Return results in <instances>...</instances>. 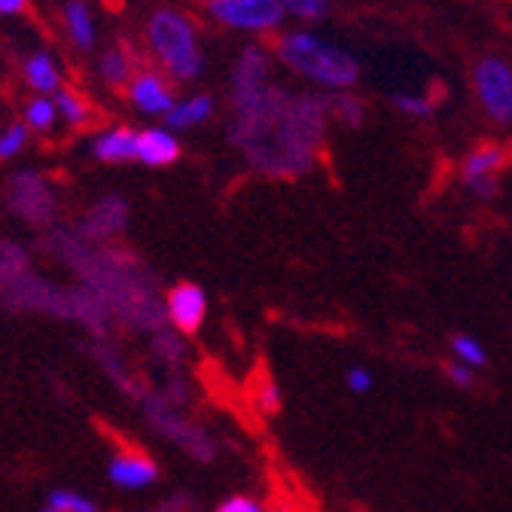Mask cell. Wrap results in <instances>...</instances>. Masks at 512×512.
Returning <instances> with one entry per match:
<instances>
[{
  "instance_id": "cell-6",
  "label": "cell",
  "mask_w": 512,
  "mask_h": 512,
  "mask_svg": "<svg viewBox=\"0 0 512 512\" xmlns=\"http://www.w3.org/2000/svg\"><path fill=\"white\" fill-rule=\"evenodd\" d=\"M205 314H208V299L199 284H177L168 293V317L180 333L186 336L199 333L205 324Z\"/></svg>"
},
{
  "instance_id": "cell-10",
  "label": "cell",
  "mask_w": 512,
  "mask_h": 512,
  "mask_svg": "<svg viewBox=\"0 0 512 512\" xmlns=\"http://www.w3.org/2000/svg\"><path fill=\"white\" fill-rule=\"evenodd\" d=\"M107 476L113 485L119 488H147L159 479V467L147 458V455H138V452H119L110 467H107Z\"/></svg>"
},
{
  "instance_id": "cell-12",
  "label": "cell",
  "mask_w": 512,
  "mask_h": 512,
  "mask_svg": "<svg viewBox=\"0 0 512 512\" xmlns=\"http://www.w3.org/2000/svg\"><path fill=\"white\" fill-rule=\"evenodd\" d=\"M177 156H180V144L168 128H147V132L138 135V162L150 168H162L171 165Z\"/></svg>"
},
{
  "instance_id": "cell-2",
  "label": "cell",
  "mask_w": 512,
  "mask_h": 512,
  "mask_svg": "<svg viewBox=\"0 0 512 512\" xmlns=\"http://www.w3.org/2000/svg\"><path fill=\"white\" fill-rule=\"evenodd\" d=\"M278 58L293 74L314 80L324 89L342 92L360 80V64L351 52L308 31H287L278 40Z\"/></svg>"
},
{
  "instance_id": "cell-17",
  "label": "cell",
  "mask_w": 512,
  "mask_h": 512,
  "mask_svg": "<svg viewBox=\"0 0 512 512\" xmlns=\"http://www.w3.org/2000/svg\"><path fill=\"white\" fill-rule=\"evenodd\" d=\"M55 110L64 122H71V125H86L89 119V107H86V98L74 89H58L55 92Z\"/></svg>"
},
{
  "instance_id": "cell-20",
  "label": "cell",
  "mask_w": 512,
  "mask_h": 512,
  "mask_svg": "<svg viewBox=\"0 0 512 512\" xmlns=\"http://www.w3.org/2000/svg\"><path fill=\"white\" fill-rule=\"evenodd\" d=\"M28 135H31V128L25 122H16V125L4 128V132H0V159L19 156L25 150V144H28Z\"/></svg>"
},
{
  "instance_id": "cell-26",
  "label": "cell",
  "mask_w": 512,
  "mask_h": 512,
  "mask_svg": "<svg viewBox=\"0 0 512 512\" xmlns=\"http://www.w3.org/2000/svg\"><path fill=\"white\" fill-rule=\"evenodd\" d=\"M445 375H448V381H452V384H458V388H473V369L470 366H464L461 360L458 363H448L445 366Z\"/></svg>"
},
{
  "instance_id": "cell-9",
  "label": "cell",
  "mask_w": 512,
  "mask_h": 512,
  "mask_svg": "<svg viewBox=\"0 0 512 512\" xmlns=\"http://www.w3.org/2000/svg\"><path fill=\"white\" fill-rule=\"evenodd\" d=\"M512 159V150L509 144H479L467 159H464V168H461V177L467 186H476V183H488V180H497V174L503 171V165Z\"/></svg>"
},
{
  "instance_id": "cell-7",
  "label": "cell",
  "mask_w": 512,
  "mask_h": 512,
  "mask_svg": "<svg viewBox=\"0 0 512 512\" xmlns=\"http://www.w3.org/2000/svg\"><path fill=\"white\" fill-rule=\"evenodd\" d=\"M128 101L147 116H168L171 107L177 104L171 86L153 71H141L132 77V83H128Z\"/></svg>"
},
{
  "instance_id": "cell-21",
  "label": "cell",
  "mask_w": 512,
  "mask_h": 512,
  "mask_svg": "<svg viewBox=\"0 0 512 512\" xmlns=\"http://www.w3.org/2000/svg\"><path fill=\"white\" fill-rule=\"evenodd\" d=\"M284 10L293 13L302 22H317L330 13V0H281Z\"/></svg>"
},
{
  "instance_id": "cell-23",
  "label": "cell",
  "mask_w": 512,
  "mask_h": 512,
  "mask_svg": "<svg viewBox=\"0 0 512 512\" xmlns=\"http://www.w3.org/2000/svg\"><path fill=\"white\" fill-rule=\"evenodd\" d=\"M49 506L58 509V512H98V506L89 497L77 494V491H52Z\"/></svg>"
},
{
  "instance_id": "cell-24",
  "label": "cell",
  "mask_w": 512,
  "mask_h": 512,
  "mask_svg": "<svg viewBox=\"0 0 512 512\" xmlns=\"http://www.w3.org/2000/svg\"><path fill=\"white\" fill-rule=\"evenodd\" d=\"M394 104H397L403 113H409V116H418V119H427V116H433V104H430L427 98H421V95L400 92V95H394Z\"/></svg>"
},
{
  "instance_id": "cell-29",
  "label": "cell",
  "mask_w": 512,
  "mask_h": 512,
  "mask_svg": "<svg viewBox=\"0 0 512 512\" xmlns=\"http://www.w3.org/2000/svg\"><path fill=\"white\" fill-rule=\"evenodd\" d=\"M43 512H58V509H52V506H46V509H43Z\"/></svg>"
},
{
  "instance_id": "cell-5",
  "label": "cell",
  "mask_w": 512,
  "mask_h": 512,
  "mask_svg": "<svg viewBox=\"0 0 512 512\" xmlns=\"http://www.w3.org/2000/svg\"><path fill=\"white\" fill-rule=\"evenodd\" d=\"M284 13L281 0H208V16L238 31H275Z\"/></svg>"
},
{
  "instance_id": "cell-25",
  "label": "cell",
  "mask_w": 512,
  "mask_h": 512,
  "mask_svg": "<svg viewBox=\"0 0 512 512\" xmlns=\"http://www.w3.org/2000/svg\"><path fill=\"white\" fill-rule=\"evenodd\" d=\"M214 512H266L260 503H256L253 497H229V500H223Z\"/></svg>"
},
{
  "instance_id": "cell-8",
  "label": "cell",
  "mask_w": 512,
  "mask_h": 512,
  "mask_svg": "<svg viewBox=\"0 0 512 512\" xmlns=\"http://www.w3.org/2000/svg\"><path fill=\"white\" fill-rule=\"evenodd\" d=\"M266 74H269V55L260 49V46H250L241 61H238V68H235V77H232V92H235V104L241 101H250L256 98L266 86Z\"/></svg>"
},
{
  "instance_id": "cell-27",
  "label": "cell",
  "mask_w": 512,
  "mask_h": 512,
  "mask_svg": "<svg viewBox=\"0 0 512 512\" xmlns=\"http://www.w3.org/2000/svg\"><path fill=\"white\" fill-rule=\"evenodd\" d=\"M345 381H348V388H351L354 394H366V391L372 388V372L363 369V366H354V369L345 375Z\"/></svg>"
},
{
  "instance_id": "cell-28",
  "label": "cell",
  "mask_w": 512,
  "mask_h": 512,
  "mask_svg": "<svg viewBox=\"0 0 512 512\" xmlns=\"http://www.w3.org/2000/svg\"><path fill=\"white\" fill-rule=\"evenodd\" d=\"M28 0H0V16H16L25 10Z\"/></svg>"
},
{
  "instance_id": "cell-16",
  "label": "cell",
  "mask_w": 512,
  "mask_h": 512,
  "mask_svg": "<svg viewBox=\"0 0 512 512\" xmlns=\"http://www.w3.org/2000/svg\"><path fill=\"white\" fill-rule=\"evenodd\" d=\"M101 77H104V83H110L116 89L128 86L132 83V61H128V55L119 49L104 52L101 55Z\"/></svg>"
},
{
  "instance_id": "cell-3",
  "label": "cell",
  "mask_w": 512,
  "mask_h": 512,
  "mask_svg": "<svg viewBox=\"0 0 512 512\" xmlns=\"http://www.w3.org/2000/svg\"><path fill=\"white\" fill-rule=\"evenodd\" d=\"M147 43L162 68L177 80H199L205 71V55L199 46L196 25L177 10H156L147 22Z\"/></svg>"
},
{
  "instance_id": "cell-14",
  "label": "cell",
  "mask_w": 512,
  "mask_h": 512,
  "mask_svg": "<svg viewBox=\"0 0 512 512\" xmlns=\"http://www.w3.org/2000/svg\"><path fill=\"white\" fill-rule=\"evenodd\" d=\"M64 25H68V37L74 40V46L80 49L95 46V19L83 0H71V4L64 7Z\"/></svg>"
},
{
  "instance_id": "cell-15",
  "label": "cell",
  "mask_w": 512,
  "mask_h": 512,
  "mask_svg": "<svg viewBox=\"0 0 512 512\" xmlns=\"http://www.w3.org/2000/svg\"><path fill=\"white\" fill-rule=\"evenodd\" d=\"M211 113H214V101L208 95H196V98L177 101L171 113L165 116V122L168 128H192V125H202Z\"/></svg>"
},
{
  "instance_id": "cell-18",
  "label": "cell",
  "mask_w": 512,
  "mask_h": 512,
  "mask_svg": "<svg viewBox=\"0 0 512 512\" xmlns=\"http://www.w3.org/2000/svg\"><path fill=\"white\" fill-rule=\"evenodd\" d=\"M58 119V110H55V101L52 98H34L28 101L25 107V125L34 128V132H49Z\"/></svg>"
},
{
  "instance_id": "cell-22",
  "label": "cell",
  "mask_w": 512,
  "mask_h": 512,
  "mask_svg": "<svg viewBox=\"0 0 512 512\" xmlns=\"http://www.w3.org/2000/svg\"><path fill=\"white\" fill-rule=\"evenodd\" d=\"M452 348H455L458 360H461L464 366H470V369H479V366L488 363L485 348H482L473 336H455V339H452Z\"/></svg>"
},
{
  "instance_id": "cell-4",
  "label": "cell",
  "mask_w": 512,
  "mask_h": 512,
  "mask_svg": "<svg viewBox=\"0 0 512 512\" xmlns=\"http://www.w3.org/2000/svg\"><path fill=\"white\" fill-rule=\"evenodd\" d=\"M473 86L482 110L497 125H512V64L500 55H482L473 68Z\"/></svg>"
},
{
  "instance_id": "cell-13",
  "label": "cell",
  "mask_w": 512,
  "mask_h": 512,
  "mask_svg": "<svg viewBox=\"0 0 512 512\" xmlns=\"http://www.w3.org/2000/svg\"><path fill=\"white\" fill-rule=\"evenodd\" d=\"M25 80H28V86H31L37 95H55V92L61 89L58 61H55L46 49L28 55V61H25Z\"/></svg>"
},
{
  "instance_id": "cell-11",
  "label": "cell",
  "mask_w": 512,
  "mask_h": 512,
  "mask_svg": "<svg viewBox=\"0 0 512 512\" xmlns=\"http://www.w3.org/2000/svg\"><path fill=\"white\" fill-rule=\"evenodd\" d=\"M92 153L95 159L101 162H132L138 159V132H132V128L125 125H116V128H107V132H101L92 144Z\"/></svg>"
},
{
  "instance_id": "cell-19",
  "label": "cell",
  "mask_w": 512,
  "mask_h": 512,
  "mask_svg": "<svg viewBox=\"0 0 512 512\" xmlns=\"http://www.w3.org/2000/svg\"><path fill=\"white\" fill-rule=\"evenodd\" d=\"M330 113H333L336 119H342L345 125H360L363 116H366V107H363L360 98L339 92V95H330Z\"/></svg>"
},
{
  "instance_id": "cell-1",
  "label": "cell",
  "mask_w": 512,
  "mask_h": 512,
  "mask_svg": "<svg viewBox=\"0 0 512 512\" xmlns=\"http://www.w3.org/2000/svg\"><path fill=\"white\" fill-rule=\"evenodd\" d=\"M330 119V98L290 95L284 89H263L238 104L235 141L250 162L281 177L305 174L324 144Z\"/></svg>"
}]
</instances>
